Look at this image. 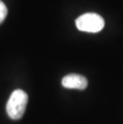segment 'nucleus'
<instances>
[{
    "label": "nucleus",
    "instance_id": "nucleus-1",
    "mask_svg": "<svg viewBox=\"0 0 123 124\" xmlns=\"http://www.w3.org/2000/svg\"><path fill=\"white\" fill-rule=\"evenodd\" d=\"M28 102V95L24 91L17 89L10 94L7 103V113L11 119H20L24 115L27 104Z\"/></svg>",
    "mask_w": 123,
    "mask_h": 124
},
{
    "label": "nucleus",
    "instance_id": "nucleus-2",
    "mask_svg": "<svg viewBox=\"0 0 123 124\" xmlns=\"http://www.w3.org/2000/svg\"><path fill=\"white\" fill-rule=\"evenodd\" d=\"M76 27L81 31L98 33L103 29L105 21L103 18L96 13H86L80 15L75 21Z\"/></svg>",
    "mask_w": 123,
    "mask_h": 124
},
{
    "label": "nucleus",
    "instance_id": "nucleus-3",
    "mask_svg": "<svg viewBox=\"0 0 123 124\" xmlns=\"http://www.w3.org/2000/svg\"><path fill=\"white\" fill-rule=\"evenodd\" d=\"M62 85L67 89L84 90L88 85V81L84 76L78 74H70L62 80Z\"/></svg>",
    "mask_w": 123,
    "mask_h": 124
},
{
    "label": "nucleus",
    "instance_id": "nucleus-4",
    "mask_svg": "<svg viewBox=\"0 0 123 124\" xmlns=\"http://www.w3.org/2000/svg\"><path fill=\"white\" fill-rule=\"evenodd\" d=\"M7 15V8L3 2L0 0V24L5 20Z\"/></svg>",
    "mask_w": 123,
    "mask_h": 124
}]
</instances>
